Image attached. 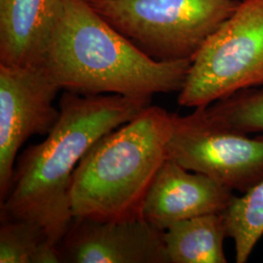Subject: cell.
Listing matches in <instances>:
<instances>
[{
	"instance_id": "cell-1",
	"label": "cell",
	"mask_w": 263,
	"mask_h": 263,
	"mask_svg": "<svg viewBox=\"0 0 263 263\" xmlns=\"http://www.w3.org/2000/svg\"><path fill=\"white\" fill-rule=\"evenodd\" d=\"M151 104L146 97L66 91L47 138L21 154L9 194L1 203V218L35 221L59 246L74 218L70 186L77 165L96 141Z\"/></svg>"
},
{
	"instance_id": "cell-2",
	"label": "cell",
	"mask_w": 263,
	"mask_h": 263,
	"mask_svg": "<svg viewBox=\"0 0 263 263\" xmlns=\"http://www.w3.org/2000/svg\"><path fill=\"white\" fill-rule=\"evenodd\" d=\"M190 60L152 59L84 0H66L42 66L61 89L82 95L146 97L179 92Z\"/></svg>"
},
{
	"instance_id": "cell-3",
	"label": "cell",
	"mask_w": 263,
	"mask_h": 263,
	"mask_svg": "<svg viewBox=\"0 0 263 263\" xmlns=\"http://www.w3.org/2000/svg\"><path fill=\"white\" fill-rule=\"evenodd\" d=\"M173 113L148 105L131 121L96 141L77 165L70 186L74 218H142L144 199L163 163Z\"/></svg>"
},
{
	"instance_id": "cell-4",
	"label": "cell",
	"mask_w": 263,
	"mask_h": 263,
	"mask_svg": "<svg viewBox=\"0 0 263 263\" xmlns=\"http://www.w3.org/2000/svg\"><path fill=\"white\" fill-rule=\"evenodd\" d=\"M110 26L152 59L195 57L235 11L238 0H90Z\"/></svg>"
},
{
	"instance_id": "cell-5",
	"label": "cell",
	"mask_w": 263,
	"mask_h": 263,
	"mask_svg": "<svg viewBox=\"0 0 263 263\" xmlns=\"http://www.w3.org/2000/svg\"><path fill=\"white\" fill-rule=\"evenodd\" d=\"M263 84V0H241L192 59L179 105L207 106Z\"/></svg>"
},
{
	"instance_id": "cell-6",
	"label": "cell",
	"mask_w": 263,
	"mask_h": 263,
	"mask_svg": "<svg viewBox=\"0 0 263 263\" xmlns=\"http://www.w3.org/2000/svg\"><path fill=\"white\" fill-rule=\"evenodd\" d=\"M167 156L243 194L263 179V135L250 138L226 129L203 107L186 116L173 113Z\"/></svg>"
},
{
	"instance_id": "cell-7",
	"label": "cell",
	"mask_w": 263,
	"mask_h": 263,
	"mask_svg": "<svg viewBox=\"0 0 263 263\" xmlns=\"http://www.w3.org/2000/svg\"><path fill=\"white\" fill-rule=\"evenodd\" d=\"M61 90L42 66L0 65V200L9 194L15 161L22 145L34 135H48L60 108Z\"/></svg>"
},
{
	"instance_id": "cell-8",
	"label": "cell",
	"mask_w": 263,
	"mask_h": 263,
	"mask_svg": "<svg viewBox=\"0 0 263 263\" xmlns=\"http://www.w3.org/2000/svg\"><path fill=\"white\" fill-rule=\"evenodd\" d=\"M165 230L143 218L98 221L73 218L59 244L62 262L169 263Z\"/></svg>"
},
{
	"instance_id": "cell-9",
	"label": "cell",
	"mask_w": 263,
	"mask_h": 263,
	"mask_svg": "<svg viewBox=\"0 0 263 263\" xmlns=\"http://www.w3.org/2000/svg\"><path fill=\"white\" fill-rule=\"evenodd\" d=\"M234 197L232 189L167 158L151 183L141 216L166 230L191 217L221 214Z\"/></svg>"
},
{
	"instance_id": "cell-10",
	"label": "cell",
	"mask_w": 263,
	"mask_h": 263,
	"mask_svg": "<svg viewBox=\"0 0 263 263\" xmlns=\"http://www.w3.org/2000/svg\"><path fill=\"white\" fill-rule=\"evenodd\" d=\"M66 0H0V65L41 66Z\"/></svg>"
},
{
	"instance_id": "cell-11",
	"label": "cell",
	"mask_w": 263,
	"mask_h": 263,
	"mask_svg": "<svg viewBox=\"0 0 263 263\" xmlns=\"http://www.w3.org/2000/svg\"><path fill=\"white\" fill-rule=\"evenodd\" d=\"M226 220L221 214H209L181 220L165 230L169 263H226Z\"/></svg>"
},
{
	"instance_id": "cell-12",
	"label": "cell",
	"mask_w": 263,
	"mask_h": 263,
	"mask_svg": "<svg viewBox=\"0 0 263 263\" xmlns=\"http://www.w3.org/2000/svg\"><path fill=\"white\" fill-rule=\"evenodd\" d=\"M227 235L235 244L236 262L246 263L263 236V179L222 213Z\"/></svg>"
},
{
	"instance_id": "cell-13",
	"label": "cell",
	"mask_w": 263,
	"mask_h": 263,
	"mask_svg": "<svg viewBox=\"0 0 263 263\" xmlns=\"http://www.w3.org/2000/svg\"><path fill=\"white\" fill-rule=\"evenodd\" d=\"M201 107L212 121L226 129L246 135L263 134V84Z\"/></svg>"
},
{
	"instance_id": "cell-14",
	"label": "cell",
	"mask_w": 263,
	"mask_h": 263,
	"mask_svg": "<svg viewBox=\"0 0 263 263\" xmlns=\"http://www.w3.org/2000/svg\"><path fill=\"white\" fill-rule=\"evenodd\" d=\"M46 241H50L47 234L37 222L1 218L0 262L34 263Z\"/></svg>"
},
{
	"instance_id": "cell-15",
	"label": "cell",
	"mask_w": 263,
	"mask_h": 263,
	"mask_svg": "<svg viewBox=\"0 0 263 263\" xmlns=\"http://www.w3.org/2000/svg\"><path fill=\"white\" fill-rule=\"evenodd\" d=\"M84 1H90V0H84Z\"/></svg>"
},
{
	"instance_id": "cell-16",
	"label": "cell",
	"mask_w": 263,
	"mask_h": 263,
	"mask_svg": "<svg viewBox=\"0 0 263 263\" xmlns=\"http://www.w3.org/2000/svg\"><path fill=\"white\" fill-rule=\"evenodd\" d=\"M238 1H241V0H238Z\"/></svg>"
}]
</instances>
